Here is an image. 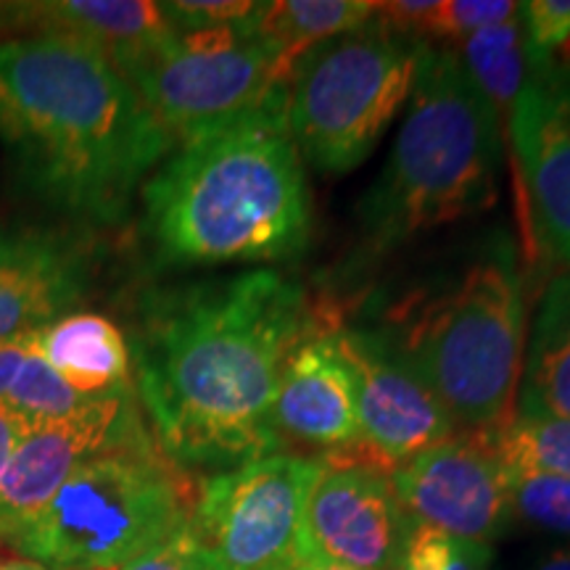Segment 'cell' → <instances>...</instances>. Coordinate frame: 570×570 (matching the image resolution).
I'll list each match as a JSON object with an SVG mask.
<instances>
[{
  "mask_svg": "<svg viewBox=\"0 0 570 570\" xmlns=\"http://www.w3.org/2000/svg\"><path fill=\"white\" fill-rule=\"evenodd\" d=\"M520 24L531 75L570 82V0L520 3Z\"/></svg>",
  "mask_w": 570,
  "mask_h": 570,
  "instance_id": "24",
  "label": "cell"
},
{
  "mask_svg": "<svg viewBox=\"0 0 570 570\" xmlns=\"http://www.w3.org/2000/svg\"><path fill=\"white\" fill-rule=\"evenodd\" d=\"M142 223L173 267L302 254L312 198L285 85L244 117L175 146L142 185Z\"/></svg>",
  "mask_w": 570,
  "mask_h": 570,
  "instance_id": "3",
  "label": "cell"
},
{
  "mask_svg": "<svg viewBox=\"0 0 570 570\" xmlns=\"http://www.w3.org/2000/svg\"><path fill=\"white\" fill-rule=\"evenodd\" d=\"M0 30L13 32V3H0Z\"/></svg>",
  "mask_w": 570,
  "mask_h": 570,
  "instance_id": "34",
  "label": "cell"
},
{
  "mask_svg": "<svg viewBox=\"0 0 570 570\" xmlns=\"http://www.w3.org/2000/svg\"><path fill=\"white\" fill-rule=\"evenodd\" d=\"M320 468V460L277 452L206 479L188 520L198 568L294 570Z\"/></svg>",
  "mask_w": 570,
  "mask_h": 570,
  "instance_id": "8",
  "label": "cell"
},
{
  "mask_svg": "<svg viewBox=\"0 0 570 570\" xmlns=\"http://www.w3.org/2000/svg\"><path fill=\"white\" fill-rule=\"evenodd\" d=\"M396 499L412 523L489 544L512 523L508 470L483 431L425 449L391 470Z\"/></svg>",
  "mask_w": 570,
  "mask_h": 570,
  "instance_id": "10",
  "label": "cell"
},
{
  "mask_svg": "<svg viewBox=\"0 0 570 570\" xmlns=\"http://www.w3.org/2000/svg\"><path fill=\"white\" fill-rule=\"evenodd\" d=\"M504 142L518 164L529 240L570 269V82L529 71Z\"/></svg>",
  "mask_w": 570,
  "mask_h": 570,
  "instance_id": "14",
  "label": "cell"
},
{
  "mask_svg": "<svg viewBox=\"0 0 570 570\" xmlns=\"http://www.w3.org/2000/svg\"><path fill=\"white\" fill-rule=\"evenodd\" d=\"M294 570H354V568H346V566H338V562L325 560L323 554H317L309 544H306L302 554H298Z\"/></svg>",
  "mask_w": 570,
  "mask_h": 570,
  "instance_id": "31",
  "label": "cell"
},
{
  "mask_svg": "<svg viewBox=\"0 0 570 570\" xmlns=\"http://www.w3.org/2000/svg\"><path fill=\"white\" fill-rule=\"evenodd\" d=\"M491 547L444 533L433 525L410 523L394 570H487Z\"/></svg>",
  "mask_w": 570,
  "mask_h": 570,
  "instance_id": "26",
  "label": "cell"
},
{
  "mask_svg": "<svg viewBox=\"0 0 570 570\" xmlns=\"http://www.w3.org/2000/svg\"><path fill=\"white\" fill-rule=\"evenodd\" d=\"M285 75L281 56L262 38L223 51H190L173 40L127 80L175 148L265 104Z\"/></svg>",
  "mask_w": 570,
  "mask_h": 570,
  "instance_id": "9",
  "label": "cell"
},
{
  "mask_svg": "<svg viewBox=\"0 0 570 570\" xmlns=\"http://www.w3.org/2000/svg\"><path fill=\"white\" fill-rule=\"evenodd\" d=\"M13 30L27 35H63L96 48L130 77L175 40L161 3L148 0H53L13 3Z\"/></svg>",
  "mask_w": 570,
  "mask_h": 570,
  "instance_id": "17",
  "label": "cell"
},
{
  "mask_svg": "<svg viewBox=\"0 0 570 570\" xmlns=\"http://www.w3.org/2000/svg\"><path fill=\"white\" fill-rule=\"evenodd\" d=\"M452 48L458 51L470 80L479 85L491 109L497 111L504 132L520 90L529 80V53H525L520 13L518 19L470 35V38L454 42Z\"/></svg>",
  "mask_w": 570,
  "mask_h": 570,
  "instance_id": "21",
  "label": "cell"
},
{
  "mask_svg": "<svg viewBox=\"0 0 570 570\" xmlns=\"http://www.w3.org/2000/svg\"><path fill=\"white\" fill-rule=\"evenodd\" d=\"M502 159V125L458 51L444 42H423L386 167L356 209L362 238L386 252L491 209Z\"/></svg>",
  "mask_w": 570,
  "mask_h": 570,
  "instance_id": "5",
  "label": "cell"
},
{
  "mask_svg": "<svg viewBox=\"0 0 570 570\" xmlns=\"http://www.w3.org/2000/svg\"><path fill=\"white\" fill-rule=\"evenodd\" d=\"M19 439V428L6 417V412L0 410V475H3L6 465H9V458L13 452V444Z\"/></svg>",
  "mask_w": 570,
  "mask_h": 570,
  "instance_id": "30",
  "label": "cell"
},
{
  "mask_svg": "<svg viewBox=\"0 0 570 570\" xmlns=\"http://www.w3.org/2000/svg\"><path fill=\"white\" fill-rule=\"evenodd\" d=\"M122 570H202L188 525L173 533L167 541H161V544H156L154 550L127 562Z\"/></svg>",
  "mask_w": 570,
  "mask_h": 570,
  "instance_id": "28",
  "label": "cell"
},
{
  "mask_svg": "<svg viewBox=\"0 0 570 570\" xmlns=\"http://www.w3.org/2000/svg\"><path fill=\"white\" fill-rule=\"evenodd\" d=\"M375 13L373 0H273L256 27V38L275 48L288 71L296 56L317 42L360 30Z\"/></svg>",
  "mask_w": 570,
  "mask_h": 570,
  "instance_id": "20",
  "label": "cell"
},
{
  "mask_svg": "<svg viewBox=\"0 0 570 570\" xmlns=\"http://www.w3.org/2000/svg\"><path fill=\"white\" fill-rule=\"evenodd\" d=\"M40 336V333H38ZM92 396L77 394L63 377L51 367L35 341L24 365H21L17 381L9 389V394L0 402V410L6 417L19 428V436L35 428L53 423L77 412L90 402Z\"/></svg>",
  "mask_w": 570,
  "mask_h": 570,
  "instance_id": "23",
  "label": "cell"
},
{
  "mask_svg": "<svg viewBox=\"0 0 570 570\" xmlns=\"http://www.w3.org/2000/svg\"><path fill=\"white\" fill-rule=\"evenodd\" d=\"M146 431L130 386L92 396L85 407L21 433L0 475V541H9L51 502L71 470Z\"/></svg>",
  "mask_w": 570,
  "mask_h": 570,
  "instance_id": "11",
  "label": "cell"
},
{
  "mask_svg": "<svg viewBox=\"0 0 570 570\" xmlns=\"http://www.w3.org/2000/svg\"><path fill=\"white\" fill-rule=\"evenodd\" d=\"M510 515L529 529L570 539V481L541 473H508Z\"/></svg>",
  "mask_w": 570,
  "mask_h": 570,
  "instance_id": "25",
  "label": "cell"
},
{
  "mask_svg": "<svg viewBox=\"0 0 570 570\" xmlns=\"http://www.w3.org/2000/svg\"><path fill=\"white\" fill-rule=\"evenodd\" d=\"M0 142L27 188L96 225L119 223L173 151L122 71L63 35L0 40Z\"/></svg>",
  "mask_w": 570,
  "mask_h": 570,
  "instance_id": "2",
  "label": "cell"
},
{
  "mask_svg": "<svg viewBox=\"0 0 570 570\" xmlns=\"http://www.w3.org/2000/svg\"><path fill=\"white\" fill-rule=\"evenodd\" d=\"M35 341H38V333H27V336L0 344V402H3V396L9 394L13 381H17L19 370L24 365Z\"/></svg>",
  "mask_w": 570,
  "mask_h": 570,
  "instance_id": "29",
  "label": "cell"
},
{
  "mask_svg": "<svg viewBox=\"0 0 570 570\" xmlns=\"http://www.w3.org/2000/svg\"><path fill=\"white\" fill-rule=\"evenodd\" d=\"M336 346L354 381L360 444L377 465L394 470L462 431L444 404L399 365L373 333L338 320Z\"/></svg>",
  "mask_w": 570,
  "mask_h": 570,
  "instance_id": "13",
  "label": "cell"
},
{
  "mask_svg": "<svg viewBox=\"0 0 570 570\" xmlns=\"http://www.w3.org/2000/svg\"><path fill=\"white\" fill-rule=\"evenodd\" d=\"M508 473H541L570 481V420L520 417L483 431Z\"/></svg>",
  "mask_w": 570,
  "mask_h": 570,
  "instance_id": "22",
  "label": "cell"
},
{
  "mask_svg": "<svg viewBox=\"0 0 570 570\" xmlns=\"http://www.w3.org/2000/svg\"><path fill=\"white\" fill-rule=\"evenodd\" d=\"M82 246L53 230H6L0 248V344L63 317L88 281Z\"/></svg>",
  "mask_w": 570,
  "mask_h": 570,
  "instance_id": "16",
  "label": "cell"
},
{
  "mask_svg": "<svg viewBox=\"0 0 570 570\" xmlns=\"http://www.w3.org/2000/svg\"><path fill=\"white\" fill-rule=\"evenodd\" d=\"M198 487L148 431L71 470L51 502L6 541L48 570H122L188 525Z\"/></svg>",
  "mask_w": 570,
  "mask_h": 570,
  "instance_id": "6",
  "label": "cell"
},
{
  "mask_svg": "<svg viewBox=\"0 0 570 570\" xmlns=\"http://www.w3.org/2000/svg\"><path fill=\"white\" fill-rule=\"evenodd\" d=\"M306 499V544L354 570H394L407 539L391 470L367 460H320Z\"/></svg>",
  "mask_w": 570,
  "mask_h": 570,
  "instance_id": "12",
  "label": "cell"
},
{
  "mask_svg": "<svg viewBox=\"0 0 570 570\" xmlns=\"http://www.w3.org/2000/svg\"><path fill=\"white\" fill-rule=\"evenodd\" d=\"M0 570H48V568L42 566V562L24 558V554H21V558H11V560L0 562Z\"/></svg>",
  "mask_w": 570,
  "mask_h": 570,
  "instance_id": "33",
  "label": "cell"
},
{
  "mask_svg": "<svg viewBox=\"0 0 570 570\" xmlns=\"http://www.w3.org/2000/svg\"><path fill=\"white\" fill-rule=\"evenodd\" d=\"M327 309L277 269L146 296L130 356L161 452L188 473L285 452L273 425L277 383Z\"/></svg>",
  "mask_w": 570,
  "mask_h": 570,
  "instance_id": "1",
  "label": "cell"
},
{
  "mask_svg": "<svg viewBox=\"0 0 570 570\" xmlns=\"http://www.w3.org/2000/svg\"><path fill=\"white\" fill-rule=\"evenodd\" d=\"M515 415L570 420V269L552 277L533 312Z\"/></svg>",
  "mask_w": 570,
  "mask_h": 570,
  "instance_id": "18",
  "label": "cell"
},
{
  "mask_svg": "<svg viewBox=\"0 0 570 570\" xmlns=\"http://www.w3.org/2000/svg\"><path fill=\"white\" fill-rule=\"evenodd\" d=\"M161 11L175 32L235 27V30L256 35L267 3H254V0H175V3H161Z\"/></svg>",
  "mask_w": 570,
  "mask_h": 570,
  "instance_id": "27",
  "label": "cell"
},
{
  "mask_svg": "<svg viewBox=\"0 0 570 570\" xmlns=\"http://www.w3.org/2000/svg\"><path fill=\"white\" fill-rule=\"evenodd\" d=\"M420 48L373 19L296 56L285 98L302 159L325 175L352 173L370 159L410 101Z\"/></svg>",
  "mask_w": 570,
  "mask_h": 570,
  "instance_id": "7",
  "label": "cell"
},
{
  "mask_svg": "<svg viewBox=\"0 0 570 570\" xmlns=\"http://www.w3.org/2000/svg\"><path fill=\"white\" fill-rule=\"evenodd\" d=\"M525 570H570V547H560V550L547 552L544 558H539Z\"/></svg>",
  "mask_w": 570,
  "mask_h": 570,
  "instance_id": "32",
  "label": "cell"
},
{
  "mask_svg": "<svg viewBox=\"0 0 570 570\" xmlns=\"http://www.w3.org/2000/svg\"><path fill=\"white\" fill-rule=\"evenodd\" d=\"M38 346L51 367L82 396L130 386V344L109 317L77 312L40 331Z\"/></svg>",
  "mask_w": 570,
  "mask_h": 570,
  "instance_id": "19",
  "label": "cell"
},
{
  "mask_svg": "<svg viewBox=\"0 0 570 570\" xmlns=\"http://www.w3.org/2000/svg\"><path fill=\"white\" fill-rule=\"evenodd\" d=\"M338 320V309L331 306L323 327L285 362L273 407V425L283 444L296 441L333 454L362 441L354 381L336 346Z\"/></svg>",
  "mask_w": 570,
  "mask_h": 570,
  "instance_id": "15",
  "label": "cell"
},
{
  "mask_svg": "<svg viewBox=\"0 0 570 570\" xmlns=\"http://www.w3.org/2000/svg\"><path fill=\"white\" fill-rule=\"evenodd\" d=\"M377 344L417 377L462 431H494L515 415L525 294L518 246L491 233L458 269L383 306Z\"/></svg>",
  "mask_w": 570,
  "mask_h": 570,
  "instance_id": "4",
  "label": "cell"
},
{
  "mask_svg": "<svg viewBox=\"0 0 570 570\" xmlns=\"http://www.w3.org/2000/svg\"><path fill=\"white\" fill-rule=\"evenodd\" d=\"M3 240H6V227L0 225V248H3Z\"/></svg>",
  "mask_w": 570,
  "mask_h": 570,
  "instance_id": "35",
  "label": "cell"
}]
</instances>
